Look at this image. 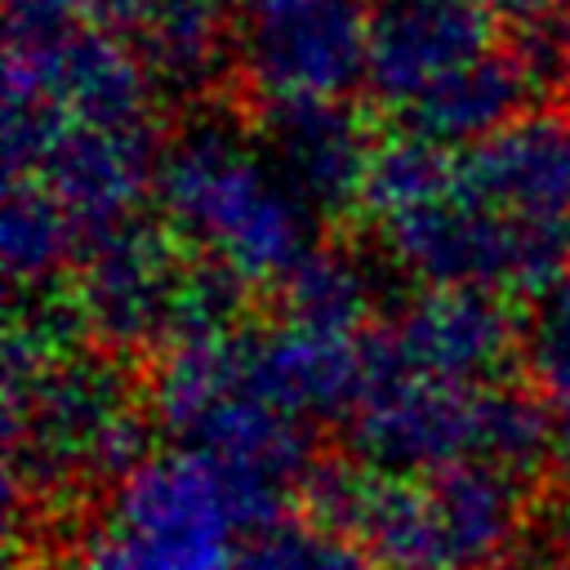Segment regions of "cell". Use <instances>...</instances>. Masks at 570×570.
Listing matches in <instances>:
<instances>
[{"instance_id":"24","label":"cell","mask_w":570,"mask_h":570,"mask_svg":"<svg viewBox=\"0 0 570 570\" xmlns=\"http://www.w3.org/2000/svg\"><path fill=\"white\" fill-rule=\"evenodd\" d=\"M548 534H552V548L561 552V561L570 566V454L561 463L557 494H552V508H548Z\"/></svg>"},{"instance_id":"3","label":"cell","mask_w":570,"mask_h":570,"mask_svg":"<svg viewBox=\"0 0 570 570\" xmlns=\"http://www.w3.org/2000/svg\"><path fill=\"white\" fill-rule=\"evenodd\" d=\"M151 196L169 232L240 289L285 285L316 249V214L285 183L272 151L223 120L187 125L160 151Z\"/></svg>"},{"instance_id":"19","label":"cell","mask_w":570,"mask_h":570,"mask_svg":"<svg viewBox=\"0 0 570 570\" xmlns=\"http://www.w3.org/2000/svg\"><path fill=\"white\" fill-rule=\"evenodd\" d=\"M374 312V276L343 249H312L281 285V316L316 330L361 334Z\"/></svg>"},{"instance_id":"1","label":"cell","mask_w":570,"mask_h":570,"mask_svg":"<svg viewBox=\"0 0 570 570\" xmlns=\"http://www.w3.org/2000/svg\"><path fill=\"white\" fill-rule=\"evenodd\" d=\"M383 254L423 285L543 294L570 272V116L521 111L454 151L450 178L374 223Z\"/></svg>"},{"instance_id":"9","label":"cell","mask_w":570,"mask_h":570,"mask_svg":"<svg viewBox=\"0 0 570 570\" xmlns=\"http://www.w3.org/2000/svg\"><path fill=\"white\" fill-rule=\"evenodd\" d=\"M370 0H254L236 40L240 85L272 111L343 102L365 85Z\"/></svg>"},{"instance_id":"23","label":"cell","mask_w":570,"mask_h":570,"mask_svg":"<svg viewBox=\"0 0 570 570\" xmlns=\"http://www.w3.org/2000/svg\"><path fill=\"white\" fill-rule=\"evenodd\" d=\"M160 0H85V18L102 31H138Z\"/></svg>"},{"instance_id":"13","label":"cell","mask_w":570,"mask_h":570,"mask_svg":"<svg viewBox=\"0 0 570 570\" xmlns=\"http://www.w3.org/2000/svg\"><path fill=\"white\" fill-rule=\"evenodd\" d=\"M490 49L494 9L485 0H370L365 85L383 107L410 111Z\"/></svg>"},{"instance_id":"10","label":"cell","mask_w":570,"mask_h":570,"mask_svg":"<svg viewBox=\"0 0 570 570\" xmlns=\"http://www.w3.org/2000/svg\"><path fill=\"white\" fill-rule=\"evenodd\" d=\"M191 272L196 263H187L160 227L134 218L89 236L71 285V316L111 352L165 347L178 338Z\"/></svg>"},{"instance_id":"14","label":"cell","mask_w":570,"mask_h":570,"mask_svg":"<svg viewBox=\"0 0 570 570\" xmlns=\"http://www.w3.org/2000/svg\"><path fill=\"white\" fill-rule=\"evenodd\" d=\"M249 365L258 387L294 419L347 414L370 374V338L316 330L303 321H276L249 334Z\"/></svg>"},{"instance_id":"20","label":"cell","mask_w":570,"mask_h":570,"mask_svg":"<svg viewBox=\"0 0 570 570\" xmlns=\"http://www.w3.org/2000/svg\"><path fill=\"white\" fill-rule=\"evenodd\" d=\"M236 570H383L379 557L347 530L325 521H272L254 530Z\"/></svg>"},{"instance_id":"26","label":"cell","mask_w":570,"mask_h":570,"mask_svg":"<svg viewBox=\"0 0 570 570\" xmlns=\"http://www.w3.org/2000/svg\"><path fill=\"white\" fill-rule=\"evenodd\" d=\"M543 58H548V71H557L566 85H570V18L548 36L543 45Z\"/></svg>"},{"instance_id":"11","label":"cell","mask_w":570,"mask_h":570,"mask_svg":"<svg viewBox=\"0 0 570 570\" xmlns=\"http://www.w3.org/2000/svg\"><path fill=\"white\" fill-rule=\"evenodd\" d=\"M383 365L441 383H499L521 347L508 303L472 285H423L396 307L387 330L370 338Z\"/></svg>"},{"instance_id":"22","label":"cell","mask_w":570,"mask_h":570,"mask_svg":"<svg viewBox=\"0 0 570 570\" xmlns=\"http://www.w3.org/2000/svg\"><path fill=\"white\" fill-rule=\"evenodd\" d=\"M85 0H4L9 45H45L80 31Z\"/></svg>"},{"instance_id":"27","label":"cell","mask_w":570,"mask_h":570,"mask_svg":"<svg viewBox=\"0 0 570 570\" xmlns=\"http://www.w3.org/2000/svg\"><path fill=\"white\" fill-rule=\"evenodd\" d=\"M214 4H218V9H227V4H245V9H249L254 0H214Z\"/></svg>"},{"instance_id":"8","label":"cell","mask_w":570,"mask_h":570,"mask_svg":"<svg viewBox=\"0 0 570 570\" xmlns=\"http://www.w3.org/2000/svg\"><path fill=\"white\" fill-rule=\"evenodd\" d=\"M156 76L111 31H71L4 53V156L9 169L58 125H151Z\"/></svg>"},{"instance_id":"18","label":"cell","mask_w":570,"mask_h":570,"mask_svg":"<svg viewBox=\"0 0 570 570\" xmlns=\"http://www.w3.org/2000/svg\"><path fill=\"white\" fill-rule=\"evenodd\" d=\"M134 36L147 71L169 94H200L227 62L223 9L214 0H160Z\"/></svg>"},{"instance_id":"28","label":"cell","mask_w":570,"mask_h":570,"mask_svg":"<svg viewBox=\"0 0 570 570\" xmlns=\"http://www.w3.org/2000/svg\"><path fill=\"white\" fill-rule=\"evenodd\" d=\"M67 570H71V566H67Z\"/></svg>"},{"instance_id":"5","label":"cell","mask_w":570,"mask_h":570,"mask_svg":"<svg viewBox=\"0 0 570 570\" xmlns=\"http://www.w3.org/2000/svg\"><path fill=\"white\" fill-rule=\"evenodd\" d=\"M356 454L379 472H441L490 463L530 476L552 445V410L503 383H441L383 365L370 347V374L347 410Z\"/></svg>"},{"instance_id":"7","label":"cell","mask_w":570,"mask_h":570,"mask_svg":"<svg viewBox=\"0 0 570 570\" xmlns=\"http://www.w3.org/2000/svg\"><path fill=\"white\" fill-rule=\"evenodd\" d=\"M254 534L227 472L200 450L147 454L129 468L107 499L98 534L71 570H236Z\"/></svg>"},{"instance_id":"15","label":"cell","mask_w":570,"mask_h":570,"mask_svg":"<svg viewBox=\"0 0 570 570\" xmlns=\"http://www.w3.org/2000/svg\"><path fill=\"white\" fill-rule=\"evenodd\" d=\"M263 147L312 214H338L361 205L370 160L379 151L365 120L352 116L343 102L272 111Z\"/></svg>"},{"instance_id":"6","label":"cell","mask_w":570,"mask_h":570,"mask_svg":"<svg viewBox=\"0 0 570 570\" xmlns=\"http://www.w3.org/2000/svg\"><path fill=\"white\" fill-rule=\"evenodd\" d=\"M352 534L383 570H508L525 543V490L490 463L387 472L370 481Z\"/></svg>"},{"instance_id":"25","label":"cell","mask_w":570,"mask_h":570,"mask_svg":"<svg viewBox=\"0 0 570 570\" xmlns=\"http://www.w3.org/2000/svg\"><path fill=\"white\" fill-rule=\"evenodd\" d=\"M485 4L512 22H548V18L570 9V0H485Z\"/></svg>"},{"instance_id":"4","label":"cell","mask_w":570,"mask_h":570,"mask_svg":"<svg viewBox=\"0 0 570 570\" xmlns=\"http://www.w3.org/2000/svg\"><path fill=\"white\" fill-rule=\"evenodd\" d=\"M147 401L187 450L209 454L227 472L254 530L281 521V503L316 468L307 423L281 410L254 379L249 330L191 334L160 347Z\"/></svg>"},{"instance_id":"17","label":"cell","mask_w":570,"mask_h":570,"mask_svg":"<svg viewBox=\"0 0 570 570\" xmlns=\"http://www.w3.org/2000/svg\"><path fill=\"white\" fill-rule=\"evenodd\" d=\"M80 236V223L58 205L49 187H40L36 178H9L0 209V258L13 289L40 294L45 285H53L76 263Z\"/></svg>"},{"instance_id":"21","label":"cell","mask_w":570,"mask_h":570,"mask_svg":"<svg viewBox=\"0 0 570 570\" xmlns=\"http://www.w3.org/2000/svg\"><path fill=\"white\" fill-rule=\"evenodd\" d=\"M525 356L539 401L561 423H570V272L539 294L525 330Z\"/></svg>"},{"instance_id":"12","label":"cell","mask_w":570,"mask_h":570,"mask_svg":"<svg viewBox=\"0 0 570 570\" xmlns=\"http://www.w3.org/2000/svg\"><path fill=\"white\" fill-rule=\"evenodd\" d=\"M160 151L151 125H58L9 178H36L80 223L85 236L134 223L147 191H156Z\"/></svg>"},{"instance_id":"16","label":"cell","mask_w":570,"mask_h":570,"mask_svg":"<svg viewBox=\"0 0 570 570\" xmlns=\"http://www.w3.org/2000/svg\"><path fill=\"white\" fill-rule=\"evenodd\" d=\"M548 71L543 49H490L476 62H468L463 71H454L445 85H436L423 102H414L405 111L410 134L450 147V151H468L476 142H485L490 134H499L503 125H512L521 111H530V94L539 85V76Z\"/></svg>"},{"instance_id":"2","label":"cell","mask_w":570,"mask_h":570,"mask_svg":"<svg viewBox=\"0 0 570 570\" xmlns=\"http://www.w3.org/2000/svg\"><path fill=\"white\" fill-rule=\"evenodd\" d=\"M71 307H18L4 334V481L9 517L62 508L138 468L147 392L102 352L71 343Z\"/></svg>"}]
</instances>
